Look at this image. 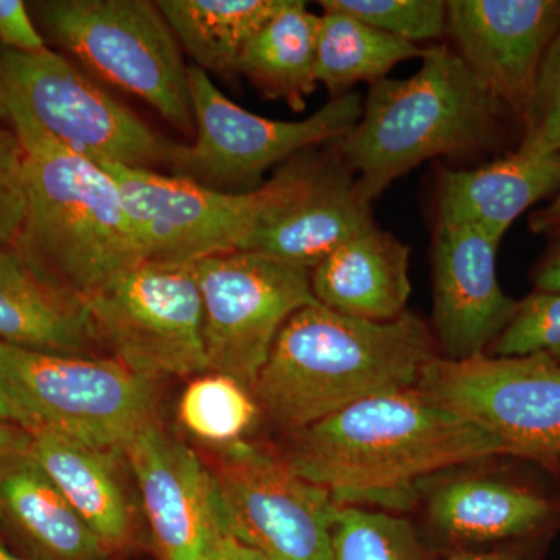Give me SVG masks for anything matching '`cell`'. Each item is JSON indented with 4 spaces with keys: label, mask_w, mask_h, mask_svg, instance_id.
Masks as SVG:
<instances>
[{
    "label": "cell",
    "mask_w": 560,
    "mask_h": 560,
    "mask_svg": "<svg viewBox=\"0 0 560 560\" xmlns=\"http://www.w3.org/2000/svg\"><path fill=\"white\" fill-rule=\"evenodd\" d=\"M280 455L340 506L394 514L418 501L423 480L508 453L474 420L411 388L357 401L291 431Z\"/></svg>",
    "instance_id": "6da1fadb"
},
{
    "label": "cell",
    "mask_w": 560,
    "mask_h": 560,
    "mask_svg": "<svg viewBox=\"0 0 560 560\" xmlns=\"http://www.w3.org/2000/svg\"><path fill=\"white\" fill-rule=\"evenodd\" d=\"M436 357L430 324L410 311L374 323L316 302L287 320L250 394L291 433L357 401L416 388Z\"/></svg>",
    "instance_id": "7a4b0ae2"
},
{
    "label": "cell",
    "mask_w": 560,
    "mask_h": 560,
    "mask_svg": "<svg viewBox=\"0 0 560 560\" xmlns=\"http://www.w3.org/2000/svg\"><path fill=\"white\" fill-rule=\"evenodd\" d=\"M24 151L27 217L16 248L84 300L145 261L116 180L18 110H3Z\"/></svg>",
    "instance_id": "3957f363"
},
{
    "label": "cell",
    "mask_w": 560,
    "mask_h": 560,
    "mask_svg": "<svg viewBox=\"0 0 560 560\" xmlns=\"http://www.w3.org/2000/svg\"><path fill=\"white\" fill-rule=\"evenodd\" d=\"M511 116L455 49L441 44L425 47L410 79L371 84L359 124L338 147L372 202L422 162L492 150Z\"/></svg>",
    "instance_id": "277c9868"
},
{
    "label": "cell",
    "mask_w": 560,
    "mask_h": 560,
    "mask_svg": "<svg viewBox=\"0 0 560 560\" xmlns=\"http://www.w3.org/2000/svg\"><path fill=\"white\" fill-rule=\"evenodd\" d=\"M156 381L116 359L39 352L0 342V393L25 430L124 452L156 422Z\"/></svg>",
    "instance_id": "5b68a950"
},
{
    "label": "cell",
    "mask_w": 560,
    "mask_h": 560,
    "mask_svg": "<svg viewBox=\"0 0 560 560\" xmlns=\"http://www.w3.org/2000/svg\"><path fill=\"white\" fill-rule=\"evenodd\" d=\"M35 13L43 32L84 68L195 136L189 66L156 2L43 0Z\"/></svg>",
    "instance_id": "8992f818"
},
{
    "label": "cell",
    "mask_w": 560,
    "mask_h": 560,
    "mask_svg": "<svg viewBox=\"0 0 560 560\" xmlns=\"http://www.w3.org/2000/svg\"><path fill=\"white\" fill-rule=\"evenodd\" d=\"M3 110L24 114L62 145L95 162L172 171L184 149L50 49L24 54L0 47Z\"/></svg>",
    "instance_id": "52a82bcc"
},
{
    "label": "cell",
    "mask_w": 560,
    "mask_h": 560,
    "mask_svg": "<svg viewBox=\"0 0 560 560\" xmlns=\"http://www.w3.org/2000/svg\"><path fill=\"white\" fill-rule=\"evenodd\" d=\"M92 338L136 374L209 371L195 264L145 260L84 298Z\"/></svg>",
    "instance_id": "ba28073f"
},
{
    "label": "cell",
    "mask_w": 560,
    "mask_h": 560,
    "mask_svg": "<svg viewBox=\"0 0 560 560\" xmlns=\"http://www.w3.org/2000/svg\"><path fill=\"white\" fill-rule=\"evenodd\" d=\"M189 86L195 142L184 145L172 175L230 194L260 189L271 167L345 138L363 113V98L349 91L308 119H267L231 102L197 66H189Z\"/></svg>",
    "instance_id": "9c48e42d"
},
{
    "label": "cell",
    "mask_w": 560,
    "mask_h": 560,
    "mask_svg": "<svg viewBox=\"0 0 560 560\" xmlns=\"http://www.w3.org/2000/svg\"><path fill=\"white\" fill-rule=\"evenodd\" d=\"M416 388L492 433L517 458L560 478V363L548 357H436Z\"/></svg>",
    "instance_id": "30bf717a"
},
{
    "label": "cell",
    "mask_w": 560,
    "mask_h": 560,
    "mask_svg": "<svg viewBox=\"0 0 560 560\" xmlns=\"http://www.w3.org/2000/svg\"><path fill=\"white\" fill-rule=\"evenodd\" d=\"M228 534L267 560H331L340 504L296 474L280 453L224 445L210 470Z\"/></svg>",
    "instance_id": "8fae6325"
},
{
    "label": "cell",
    "mask_w": 560,
    "mask_h": 560,
    "mask_svg": "<svg viewBox=\"0 0 560 560\" xmlns=\"http://www.w3.org/2000/svg\"><path fill=\"white\" fill-rule=\"evenodd\" d=\"M210 372L249 390L287 320L316 304L311 271L234 250L195 261Z\"/></svg>",
    "instance_id": "7c38bea8"
},
{
    "label": "cell",
    "mask_w": 560,
    "mask_h": 560,
    "mask_svg": "<svg viewBox=\"0 0 560 560\" xmlns=\"http://www.w3.org/2000/svg\"><path fill=\"white\" fill-rule=\"evenodd\" d=\"M97 164L119 186L145 260L195 264L241 250L272 195L270 180L248 194H230L149 168Z\"/></svg>",
    "instance_id": "4fadbf2b"
},
{
    "label": "cell",
    "mask_w": 560,
    "mask_h": 560,
    "mask_svg": "<svg viewBox=\"0 0 560 560\" xmlns=\"http://www.w3.org/2000/svg\"><path fill=\"white\" fill-rule=\"evenodd\" d=\"M270 184L271 200L243 243L245 253L312 271L350 238L377 226L338 140L290 158Z\"/></svg>",
    "instance_id": "5bb4252c"
},
{
    "label": "cell",
    "mask_w": 560,
    "mask_h": 560,
    "mask_svg": "<svg viewBox=\"0 0 560 560\" xmlns=\"http://www.w3.org/2000/svg\"><path fill=\"white\" fill-rule=\"evenodd\" d=\"M162 560H213L226 525L212 471L153 422L124 448Z\"/></svg>",
    "instance_id": "9a60e30c"
},
{
    "label": "cell",
    "mask_w": 560,
    "mask_h": 560,
    "mask_svg": "<svg viewBox=\"0 0 560 560\" xmlns=\"http://www.w3.org/2000/svg\"><path fill=\"white\" fill-rule=\"evenodd\" d=\"M559 31L560 0L447 2V33L456 54L521 120Z\"/></svg>",
    "instance_id": "2e32d148"
},
{
    "label": "cell",
    "mask_w": 560,
    "mask_h": 560,
    "mask_svg": "<svg viewBox=\"0 0 560 560\" xmlns=\"http://www.w3.org/2000/svg\"><path fill=\"white\" fill-rule=\"evenodd\" d=\"M500 243L469 224H438L433 243L431 331L441 359L488 352L517 312L497 276Z\"/></svg>",
    "instance_id": "e0dca14e"
},
{
    "label": "cell",
    "mask_w": 560,
    "mask_h": 560,
    "mask_svg": "<svg viewBox=\"0 0 560 560\" xmlns=\"http://www.w3.org/2000/svg\"><path fill=\"white\" fill-rule=\"evenodd\" d=\"M433 528L456 544L550 539L560 528V495L497 471L442 474L425 499Z\"/></svg>",
    "instance_id": "ac0fdd59"
},
{
    "label": "cell",
    "mask_w": 560,
    "mask_h": 560,
    "mask_svg": "<svg viewBox=\"0 0 560 560\" xmlns=\"http://www.w3.org/2000/svg\"><path fill=\"white\" fill-rule=\"evenodd\" d=\"M559 190V154L518 147L471 171L444 168L438 179V224H469L500 243L523 212Z\"/></svg>",
    "instance_id": "d6986e66"
},
{
    "label": "cell",
    "mask_w": 560,
    "mask_h": 560,
    "mask_svg": "<svg viewBox=\"0 0 560 560\" xmlns=\"http://www.w3.org/2000/svg\"><path fill=\"white\" fill-rule=\"evenodd\" d=\"M316 301L352 318L389 323L408 312L410 248L378 226L350 238L311 271Z\"/></svg>",
    "instance_id": "ffe728a7"
},
{
    "label": "cell",
    "mask_w": 560,
    "mask_h": 560,
    "mask_svg": "<svg viewBox=\"0 0 560 560\" xmlns=\"http://www.w3.org/2000/svg\"><path fill=\"white\" fill-rule=\"evenodd\" d=\"M0 526L32 560L108 556V547L28 453L0 460Z\"/></svg>",
    "instance_id": "44dd1931"
},
{
    "label": "cell",
    "mask_w": 560,
    "mask_h": 560,
    "mask_svg": "<svg viewBox=\"0 0 560 560\" xmlns=\"http://www.w3.org/2000/svg\"><path fill=\"white\" fill-rule=\"evenodd\" d=\"M0 342L65 355H88L95 345L83 300L16 248L0 249Z\"/></svg>",
    "instance_id": "7402d4cb"
},
{
    "label": "cell",
    "mask_w": 560,
    "mask_h": 560,
    "mask_svg": "<svg viewBox=\"0 0 560 560\" xmlns=\"http://www.w3.org/2000/svg\"><path fill=\"white\" fill-rule=\"evenodd\" d=\"M31 433L28 455L60 489L70 506L108 550L124 545L130 536L131 514L110 463V452L92 448L51 431Z\"/></svg>",
    "instance_id": "603a6c76"
},
{
    "label": "cell",
    "mask_w": 560,
    "mask_h": 560,
    "mask_svg": "<svg viewBox=\"0 0 560 560\" xmlns=\"http://www.w3.org/2000/svg\"><path fill=\"white\" fill-rule=\"evenodd\" d=\"M320 16L300 0H285L242 50L235 72L260 92L261 97L282 101L291 109H305L307 97L318 86L316 50Z\"/></svg>",
    "instance_id": "cb8c5ba5"
},
{
    "label": "cell",
    "mask_w": 560,
    "mask_h": 560,
    "mask_svg": "<svg viewBox=\"0 0 560 560\" xmlns=\"http://www.w3.org/2000/svg\"><path fill=\"white\" fill-rule=\"evenodd\" d=\"M285 0H158L180 49L197 68L234 75L248 40L282 9Z\"/></svg>",
    "instance_id": "d4e9b609"
},
{
    "label": "cell",
    "mask_w": 560,
    "mask_h": 560,
    "mask_svg": "<svg viewBox=\"0 0 560 560\" xmlns=\"http://www.w3.org/2000/svg\"><path fill=\"white\" fill-rule=\"evenodd\" d=\"M418 44L394 38L349 14L324 11L320 16L316 80L331 98L349 92L353 84L385 80L394 66L422 58Z\"/></svg>",
    "instance_id": "484cf974"
},
{
    "label": "cell",
    "mask_w": 560,
    "mask_h": 560,
    "mask_svg": "<svg viewBox=\"0 0 560 560\" xmlns=\"http://www.w3.org/2000/svg\"><path fill=\"white\" fill-rule=\"evenodd\" d=\"M178 411L189 433L224 447L242 441L243 434L256 423L260 408L246 386L212 372L187 386Z\"/></svg>",
    "instance_id": "4316f807"
},
{
    "label": "cell",
    "mask_w": 560,
    "mask_h": 560,
    "mask_svg": "<svg viewBox=\"0 0 560 560\" xmlns=\"http://www.w3.org/2000/svg\"><path fill=\"white\" fill-rule=\"evenodd\" d=\"M331 560H423L411 523L386 511L341 506L331 534Z\"/></svg>",
    "instance_id": "83f0119b"
},
{
    "label": "cell",
    "mask_w": 560,
    "mask_h": 560,
    "mask_svg": "<svg viewBox=\"0 0 560 560\" xmlns=\"http://www.w3.org/2000/svg\"><path fill=\"white\" fill-rule=\"evenodd\" d=\"M324 11L349 14L386 35L418 44L447 33V2L442 0H323Z\"/></svg>",
    "instance_id": "f1b7e54d"
},
{
    "label": "cell",
    "mask_w": 560,
    "mask_h": 560,
    "mask_svg": "<svg viewBox=\"0 0 560 560\" xmlns=\"http://www.w3.org/2000/svg\"><path fill=\"white\" fill-rule=\"evenodd\" d=\"M488 355H541L560 363V291H536L518 301L517 312L490 345Z\"/></svg>",
    "instance_id": "f546056e"
},
{
    "label": "cell",
    "mask_w": 560,
    "mask_h": 560,
    "mask_svg": "<svg viewBox=\"0 0 560 560\" xmlns=\"http://www.w3.org/2000/svg\"><path fill=\"white\" fill-rule=\"evenodd\" d=\"M523 124V149L560 156V31L541 61Z\"/></svg>",
    "instance_id": "4dcf8cb0"
},
{
    "label": "cell",
    "mask_w": 560,
    "mask_h": 560,
    "mask_svg": "<svg viewBox=\"0 0 560 560\" xmlns=\"http://www.w3.org/2000/svg\"><path fill=\"white\" fill-rule=\"evenodd\" d=\"M27 217L24 151L9 125L0 121V249L14 248Z\"/></svg>",
    "instance_id": "1f68e13d"
},
{
    "label": "cell",
    "mask_w": 560,
    "mask_h": 560,
    "mask_svg": "<svg viewBox=\"0 0 560 560\" xmlns=\"http://www.w3.org/2000/svg\"><path fill=\"white\" fill-rule=\"evenodd\" d=\"M0 47L24 54L49 49L22 0H0Z\"/></svg>",
    "instance_id": "d6a6232c"
},
{
    "label": "cell",
    "mask_w": 560,
    "mask_h": 560,
    "mask_svg": "<svg viewBox=\"0 0 560 560\" xmlns=\"http://www.w3.org/2000/svg\"><path fill=\"white\" fill-rule=\"evenodd\" d=\"M552 243L534 267L533 285L536 291H560V231L552 235Z\"/></svg>",
    "instance_id": "836d02e7"
},
{
    "label": "cell",
    "mask_w": 560,
    "mask_h": 560,
    "mask_svg": "<svg viewBox=\"0 0 560 560\" xmlns=\"http://www.w3.org/2000/svg\"><path fill=\"white\" fill-rule=\"evenodd\" d=\"M548 539L514 541L508 547L492 551H458L447 560H533L534 550Z\"/></svg>",
    "instance_id": "e575fe53"
},
{
    "label": "cell",
    "mask_w": 560,
    "mask_h": 560,
    "mask_svg": "<svg viewBox=\"0 0 560 560\" xmlns=\"http://www.w3.org/2000/svg\"><path fill=\"white\" fill-rule=\"evenodd\" d=\"M32 433L18 423L0 419V460L31 451Z\"/></svg>",
    "instance_id": "d590c367"
},
{
    "label": "cell",
    "mask_w": 560,
    "mask_h": 560,
    "mask_svg": "<svg viewBox=\"0 0 560 560\" xmlns=\"http://www.w3.org/2000/svg\"><path fill=\"white\" fill-rule=\"evenodd\" d=\"M529 230L534 234H545L550 237L560 231V190L547 208L530 213Z\"/></svg>",
    "instance_id": "8d00e7d4"
},
{
    "label": "cell",
    "mask_w": 560,
    "mask_h": 560,
    "mask_svg": "<svg viewBox=\"0 0 560 560\" xmlns=\"http://www.w3.org/2000/svg\"><path fill=\"white\" fill-rule=\"evenodd\" d=\"M213 560H267L260 552L246 547L242 541L228 536L221 544L219 552Z\"/></svg>",
    "instance_id": "74e56055"
},
{
    "label": "cell",
    "mask_w": 560,
    "mask_h": 560,
    "mask_svg": "<svg viewBox=\"0 0 560 560\" xmlns=\"http://www.w3.org/2000/svg\"><path fill=\"white\" fill-rule=\"evenodd\" d=\"M0 419L9 420V422H14L18 423V425H21L20 416H18V412L14 411L13 407H11L9 400L3 397L2 393H0Z\"/></svg>",
    "instance_id": "f35d334b"
},
{
    "label": "cell",
    "mask_w": 560,
    "mask_h": 560,
    "mask_svg": "<svg viewBox=\"0 0 560 560\" xmlns=\"http://www.w3.org/2000/svg\"><path fill=\"white\" fill-rule=\"evenodd\" d=\"M0 560H32L28 559L27 556L18 555L11 550L9 545L5 544L2 539H0Z\"/></svg>",
    "instance_id": "ab89813d"
}]
</instances>
